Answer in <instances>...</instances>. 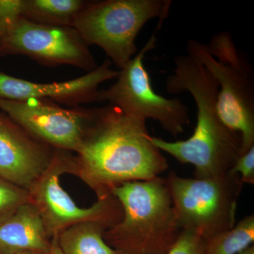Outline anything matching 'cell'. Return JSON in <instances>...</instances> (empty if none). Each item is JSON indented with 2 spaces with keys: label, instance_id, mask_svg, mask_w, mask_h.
<instances>
[{
  "label": "cell",
  "instance_id": "obj_11",
  "mask_svg": "<svg viewBox=\"0 0 254 254\" xmlns=\"http://www.w3.org/2000/svg\"><path fill=\"white\" fill-rule=\"evenodd\" d=\"M105 60L93 71L67 81L38 83L15 77L0 70V98L26 101L50 100L55 103L78 107L82 103L97 102L100 84L118 77L120 71L111 68Z\"/></svg>",
  "mask_w": 254,
  "mask_h": 254
},
{
  "label": "cell",
  "instance_id": "obj_4",
  "mask_svg": "<svg viewBox=\"0 0 254 254\" xmlns=\"http://www.w3.org/2000/svg\"><path fill=\"white\" fill-rule=\"evenodd\" d=\"M187 53L198 60L218 85V114L222 123L241 136V155L254 146V70L237 49L228 31L214 35L208 45L187 43Z\"/></svg>",
  "mask_w": 254,
  "mask_h": 254
},
{
  "label": "cell",
  "instance_id": "obj_2",
  "mask_svg": "<svg viewBox=\"0 0 254 254\" xmlns=\"http://www.w3.org/2000/svg\"><path fill=\"white\" fill-rule=\"evenodd\" d=\"M173 74L166 79L170 94L187 91L197 107V124L188 139L160 140L158 148L182 164L194 167V177L206 178L228 173L241 155V136L229 129L218 114V85L198 60L190 55L175 59Z\"/></svg>",
  "mask_w": 254,
  "mask_h": 254
},
{
  "label": "cell",
  "instance_id": "obj_22",
  "mask_svg": "<svg viewBox=\"0 0 254 254\" xmlns=\"http://www.w3.org/2000/svg\"><path fill=\"white\" fill-rule=\"evenodd\" d=\"M238 254H254V246L253 245L250 246Z\"/></svg>",
  "mask_w": 254,
  "mask_h": 254
},
{
  "label": "cell",
  "instance_id": "obj_21",
  "mask_svg": "<svg viewBox=\"0 0 254 254\" xmlns=\"http://www.w3.org/2000/svg\"><path fill=\"white\" fill-rule=\"evenodd\" d=\"M45 254H63L60 250L59 245H58L56 236L52 238L51 245H50L49 250Z\"/></svg>",
  "mask_w": 254,
  "mask_h": 254
},
{
  "label": "cell",
  "instance_id": "obj_16",
  "mask_svg": "<svg viewBox=\"0 0 254 254\" xmlns=\"http://www.w3.org/2000/svg\"><path fill=\"white\" fill-rule=\"evenodd\" d=\"M254 242V216L241 220L230 230L205 242L204 254H238Z\"/></svg>",
  "mask_w": 254,
  "mask_h": 254
},
{
  "label": "cell",
  "instance_id": "obj_5",
  "mask_svg": "<svg viewBox=\"0 0 254 254\" xmlns=\"http://www.w3.org/2000/svg\"><path fill=\"white\" fill-rule=\"evenodd\" d=\"M170 0H105L88 1L72 27L88 46L95 45L122 69L136 55V38L153 18L168 16Z\"/></svg>",
  "mask_w": 254,
  "mask_h": 254
},
{
  "label": "cell",
  "instance_id": "obj_1",
  "mask_svg": "<svg viewBox=\"0 0 254 254\" xmlns=\"http://www.w3.org/2000/svg\"><path fill=\"white\" fill-rule=\"evenodd\" d=\"M146 120L108 104L87 130L71 174L91 187L98 198L125 182L146 181L166 171L168 160L151 143Z\"/></svg>",
  "mask_w": 254,
  "mask_h": 254
},
{
  "label": "cell",
  "instance_id": "obj_12",
  "mask_svg": "<svg viewBox=\"0 0 254 254\" xmlns=\"http://www.w3.org/2000/svg\"><path fill=\"white\" fill-rule=\"evenodd\" d=\"M57 149L0 113V177L29 190L50 165Z\"/></svg>",
  "mask_w": 254,
  "mask_h": 254
},
{
  "label": "cell",
  "instance_id": "obj_10",
  "mask_svg": "<svg viewBox=\"0 0 254 254\" xmlns=\"http://www.w3.org/2000/svg\"><path fill=\"white\" fill-rule=\"evenodd\" d=\"M5 55H23L46 66L70 65L88 73L98 66L75 28L40 24L23 17L0 50V56Z\"/></svg>",
  "mask_w": 254,
  "mask_h": 254
},
{
  "label": "cell",
  "instance_id": "obj_15",
  "mask_svg": "<svg viewBox=\"0 0 254 254\" xmlns=\"http://www.w3.org/2000/svg\"><path fill=\"white\" fill-rule=\"evenodd\" d=\"M88 1L23 0L22 16L31 22L51 26H71Z\"/></svg>",
  "mask_w": 254,
  "mask_h": 254
},
{
  "label": "cell",
  "instance_id": "obj_8",
  "mask_svg": "<svg viewBox=\"0 0 254 254\" xmlns=\"http://www.w3.org/2000/svg\"><path fill=\"white\" fill-rule=\"evenodd\" d=\"M155 43L153 35L139 53L120 70L117 81L98 92L97 102H108L130 115L155 120L165 131L177 137L190 124V110L179 98L168 99L153 90L143 60L145 54L155 48Z\"/></svg>",
  "mask_w": 254,
  "mask_h": 254
},
{
  "label": "cell",
  "instance_id": "obj_23",
  "mask_svg": "<svg viewBox=\"0 0 254 254\" xmlns=\"http://www.w3.org/2000/svg\"><path fill=\"white\" fill-rule=\"evenodd\" d=\"M48 252V251H47ZM46 252H23V253H20L18 254H45Z\"/></svg>",
  "mask_w": 254,
  "mask_h": 254
},
{
  "label": "cell",
  "instance_id": "obj_13",
  "mask_svg": "<svg viewBox=\"0 0 254 254\" xmlns=\"http://www.w3.org/2000/svg\"><path fill=\"white\" fill-rule=\"evenodd\" d=\"M51 241L41 215L31 203L21 205L0 224V254L46 252Z\"/></svg>",
  "mask_w": 254,
  "mask_h": 254
},
{
  "label": "cell",
  "instance_id": "obj_17",
  "mask_svg": "<svg viewBox=\"0 0 254 254\" xmlns=\"http://www.w3.org/2000/svg\"><path fill=\"white\" fill-rule=\"evenodd\" d=\"M28 203H31V198L27 190L0 177V224L9 218L21 205Z\"/></svg>",
  "mask_w": 254,
  "mask_h": 254
},
{
  "label": "cell",
  "instance_id": "obj_3",
  "mask_svg": "<svg viewBox=\"0 0 254 254\" xmlns=\"http://www.w3.org/2000/svg\"><path fill=\"white\" fill-rule=\"evenodd\" d=\"M112 194L120 201L123 216L104 232L112 248L124 254H167L182 231L166 179L125 182Z\"/></svg>",
  "mask_w": 254,
  "mask_h": 254
},
{
  "label": "cell",
  "instance_id": "obj_7",
  "mask_svg": "<svg viewBox=\"0 0 254 254\" xmlns=\"http://www.w3.org/2000/svg\"><path fill=\"white\" fill-rule=\"evenodd\" d=\"M65 152L56 150L48 168L28 190L50 238L81 222H98L108 228L117 225L123 218V210L115 195L98 198L90 208H81L64 190L60 176L71 173L73 167V157Z\"/></svg>",
  "mask_w": 254,
  "mask_h": 254
},
{
  "label": "cell",
  "instance_id": "obj_20",
  "mask_svg": "<svg viewBox=\"0 0 254 254\" xmlns=\"http://www.w3.org/2000/svg\"><path fill=\"white\" fill-rule=\"evenodd\" d=\"M230 172L238 174L242 183L254 184V146L240 155Z\"/></svg>",
  "mask_w": 254,
  "mask_h": 254
},
{
  "label": "cell",
  "instance_id": "obj_18",
  "mask_svg": "<svg viewBox=\"0 0 254 254\" xmlns=\"http://www.w3.org/2000/svg\"><path fill=\"white\" fill-rule=\"evenodd\" d=\"M23 0H0V50L23 17Z\"/></svg>",
  "mask_w": 254,
  "mask_h": 254
},
{
  "label": "cell",
  "instance_id": "obj_6",
  "mask_svg": "<svg viewBox=\"0 0 254 254\" xmlns=\"http://www.w3.org/2000/svg\"><path fill=\"white\" fill-rule=\"evenodd\" d=\"M166 181L182 230L207 241L235 226L237 200L243 185L238 174L230 171L198 179L172 172Z\"/></svg>",
  "mask_w": 254,
  "mask_h": 254
},
{
  "label": "cell",
  "instance_id": "obj_9",
  "mask_svg": "<svg viewBox=\"0 0 254 254\" xmlns=\"http://www.w3.org/2000/svg\"><path fill=\"white\" fill-rule=\"evenodd\" d=\"M0 110L55 149L77 153L98 108H64L50 100L14 101L0 98Z\"/></svg>",
  "mask_w": 254,
  "mask_h": 254
},
{
  "label": "cell",
  "instance_id": "obj_19",
  "mask_svg": "<svg viewBox=\"0 0 254 254\" xmlns=\"http://www.w3.org/2000/svg\"><path fill=\"white\" fill-rule=\"evenodd\" d=\"M205 242L193 232L182 230L167 254H204Z\"/></svg>",
  "mask_w": 254,
  "mask_h": 254
},
{
  "label": "cell",
  "instance_id": "obj_14",
  "mask_svg": "<svg viewBox=\"0 0 254 254\" xmlns=\"http://www.w3.org/2000/svg\"><path fill=\"white\" fill-rule=\"evenodd\" d=\"M108 229L98 222H81L60 232L57 240L63 254H124L105 242Z\"/></svg>",
  "mask_w": 254,
  "mask_h": 254
}]
</instances>
